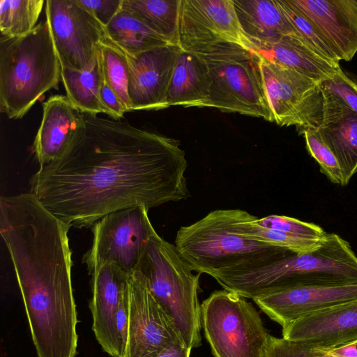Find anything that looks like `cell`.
<instances>
[{"label":"cell","mask_w":357,"mask_h":357,"mask_svg":"<svg viewBox=\"0 0 357 357\" xmlns=\"http://www.w3.org/2000/svg\"><path fill=\"white\" fill-rule=\"evenodd\" d=\"M246 213L218 209L192 225L181 227L175 238L178 252L193 271L209 275L255 268L291 252L241 234L238 224Z\"/></svg>","instance_id":"cell-4"},{"label":"cell","mask_w":357,"mask_h":357,"mask_svg":"<svg viewBox=\"0 0 357 357\" xmlns=\"http://www.w3.org/2000/svg\"><path fill=\"white\" fill-rule=\"evenodd\" d=\"M191 350L183 343H172L165 347L156 357H190Z\"/></svg>","instance_id":"cell-37"},{"label":"cell","mask_w":357,"mask_h":357,"mask_svg":"<svg viewBox=\"0 0 357 357\" xmlns=\"http://www.w3.org/2000/svg\"><path fill=\"white\" fill-rule=\"evenodd\" d=\"M105 81L128 112V64L126 54L106 36L98 45Z\"/></svg>","instance_id":"cell-28"},{"label":"cell","mask_w":357,"mask_h":357,"mask_svg":"<svg viewBox=\"0 0 357 357\" xmlns=\"http://www.w3.org/2000/svg\"><path fill=\"white\" fill-rule=\"evenodd\" d=\"M327 351L331 357H357L356 343Z\"/></svg>","instance_id":"cell-38"},{"label":"cell","mask_w":357,"mask_h":357,"mask_svg":"<svg viewBox=\"0 0 357 357\" xmlns=\"http://www.w3.org/2000/svg\"><path fill=\"white\" fill-rule=\"evenodd\" d=\"M253 222L262 227L287 231L309 238L324 240L327 235L316 224L286 215H270L261 218L256 217Z\"/></svg>","instance_id":"cell-31"},{"label":"cell","mask_w":357,"mask_h":357,"mask_svg":"<svg viewBox=\"0 0 357 357\" xmlns=\"http://www.w3.org/2000/svg\"><path fill=\"white\" fill-rule=\"evenodd\" d=\"M258 56L275 122L280 126H296L300 134L316 128L331 91L305 75Z\"/></svg>","instance_id":"cell-9"},{"label":"cell","mask_w":357,"mask_h":357,"mask_svg":"<svg viewBox=\"0 0 357 357\" xmlns=\"http://www.w3.org/2000/svg\"><path fill=\"white\" fill-rule=\"evenodd\" d=\"M45 3L43 0H1V36L17 38L31 32L37 25Z\"/></svg>","instance_id":"cell-27"},{"label":"cell","mask_w":357,"mask_h":357,"mask_svg":"<svg viewBox=\"0 0 357 357\" xmlns=\"http://www.w3.org/2000/svg\"><path fill=\"white\" fill-rule=\"evenodd\" d=\"M282 337L323 351L357 343V300L335 305L291 322Z\"/></svg>","instance_id":"cell-16"},{"label":"cell","mask_w":357,"mask_h":357,"mask_svg":"<svg viewBox=\"0 0 357 357\" xmlns=\"http://www.w3.org/2000/svg\"><path fill=\"white\" fill-rule=\"evenodd\" d=\"M90 274L93 331L104 351L112 357H121L115 317L129 275L114 264L100 266Z\"/></svg>","instance_id":"cell-17"},{"label":"cell","mask_w":357,"mask_h":357,"mask_svg":"<svg viewBox=\"0 0 357 357\" xmlns=\"http://www.w3.org/2000/svg\"><path fill=\"white\" fill-rule=\"evenodd\" d=\"M181 50L178 45L169 44L134 56L126 54L130 111L168 107V89Z\"/></svg>","instance_id":"cell-14"},{"label":"cell","mask_w":357,"mask_h":357,"mask_svg":"<svg viewBox=\"0 0 357 357\" xmlns=\"http://www.w3.org/2000/svg\"><path fill=\"white\" fill-rule=\"evenodd\" d=\"M342 98L357 114V83L341 69L332 79L321 83Z\"/></svg>","instance_id":"cell-33"},{"label":"cell","mask_w":357,"mask_h":357,"mask_svg":"<svg viewBox=\"0 0 357 357\" xmlns=\"http://www.w3.org/2000/svg\"><path fill=\"white\" fill-rule=\"evenodd\" d=\"M70 227L31 192L1 197L0 233L13 265L38 357L77 354Z\"/></svg>","instance_id":"cell-2"},{"label":"cell","mask_w":357,"mask_h":357,"mask_svg":"<svg viewBox=\"0 0 357 357\" xmlns=\"http://www.w3.org/2000/svg\"><path fill=\"white\" fill-rule=\"evenodd\" d=\"M288 1L315 25L340 61L354 58L357 53V1Z\"/></svg>","instance_id":"cell-19"},{"label":"cell","mask_w":357,"mask_h":357,"mask_svg":"<svg viewBox=\"0 0 357 357\" xmlns=\"http://www.w3.org/2000/svg\"><path fill=\"white\" fill-rule=\"evenodd\" d=\"M181 0H123L122 7L174 45H178Z\"/></svg>","instance_id":"cell-26"},{"label":"cell","mask_w":357,"mask_h":357,"mask_svg":"<svg viewBox=\"0 0 357 357\" xmlns=\"http://www.w3.org/2000/svg\"><path fill=\"white\" fill-rule=\"evenodd\" d=\"M129 276V275H128ZM128 284L122 294L121 301L117 310L115 324L116 332L121 348L122 354L123 352L126 339H127V331H128ZM122 356V355H121Z\"/></svg>","instance_id":"cell-36"},{"label":"cell","mask_w":357,"mask_h":357,"mask_svg":"<svg viewBox=\"0 0 357 357\" xmlns=\"http://www.w3.org/2000/svg\"><path fill=\"white\" fill-rule=\"evenodd\" d=\"M148 211L144 206L121 209L91 227L92 245L83 257L89 273L105 264H114L128 275L137 270L149 239L156 232Z\"/></svg>","instance_id":"cell-10"},{"label":"cell","mask_w":357,"mask_h":357,"mask_svg":"<svg viewBox=\"0 0 357 357\" xmlns=\"http://www.w3.org/2000/svg\"><path fill=\"white\" fill-rule=\"evenodd\" d=\"M61 67L47 21L17 38H0V111L22 118L48 91L59 89Z\"/></svg>","instance_id":"cell-5"},{"label":"cell","mask_w":357,"mask_h":357,"mask_svg":"<svg viewBox=\"0 0 357 357\" xmlns=\"http://www.w3.org/2000/svg\"><path fill=\"white\" fill-rule=\"evenodd\" d=\"M128 290L127 339L121 357H156L169 344L183 343L172 319L137 271L129 275Z\"/></svg>","instance_id":"cell-12"},{"label":"cell","mask_w":357,"mask_h":357,"mask_svg":"<svg viewBox=\"0 0 357 357\" xmlns=\"http://www.w3.org/2000/svg\"><path fill=\"white\" fill-rule=\"evenodd\" d=\"M215 280L224 289L253 298L281 289L357 283V256L349 242L327 234L310 252L293 253L252 268L223 271Z\"/></svg>","instance_id":"cell-3"},{"label":"cell","mask_w":357,"mask_h":357,"mask_svg":"<svg viewBox=\"0 0 357 357\" xmlns=\"http://www.w3.org/2000/svg\"><path fill=\"white\" fill-rule=\"evenodd\" d=\"M233 1L240 25L257 50L273 44L284 36L298 35L284 14L278 0Z\"/></svg>","instance_id":"cell-21"},{"label":"cell","mask_w":357,"mask_h":357,"mask_svg":"<svg viewBox=\"0 0 357 357\" xmlns=\"http://www.w3.org/2000/svg\"><path fill=\"white\" fill-rule=\"evenodd\" d=\"M103 77L98 50L91 63L83 70L61 68V81L66 97L80 112L96 116L105 114L100 90Z\"/></svg>","instance_id":"cell-24"},{"label":"cell","mask_w":357,"mask_h":357,"mask_svg":"<svg viewBox=\"0 0 357 357\" xmlns=\"http://www.w3.org/2000/svg\"><path fill=\"white\" fill-rule=\"evenodd\" d=\"M264 357H331L328 351L301 342L271 336Z\"/></svg>","instance_id":"cell-32"},{"label":"cell","mask_w":357,"mask_h":357,"mask_svg":"<svg viewBox=\"0 0 357 357\" xmlns=\"http://www.w3.org/2000/svg\"><path fill=\"white\" fill-rule=\"evenodd\" d=\"M301 134L304 136L307 152L319 165L321 172L333 183L343 186L342 169L331 150L314 131L305 130Z\"/></svg>","instance_id":"cell-30"},{"label":"cell","mask_w":357,"mask_h":357,"mask_svg":"<svg viewBox=\"0 0 357 357\" xmlns=\"http://www.w3.org/2000/svg\"><path fill=\"white\" fill-rule=\"evenodd\" d=\"M201 323L214 357H264L271 336L253 305L232 291H213L201 304Z\"/></svg>","instance_id":"cell-8"},{"label":"cell","mask_w":357,"mask_h":357,"mask_svg":"<svg viewBox=\"0 0 357 357\" xmlns=\"http://www.w3.org/2000/svg\"><path fill=\"white\" fill-rule=\"evenodd\" d=\"M261 57L294 70L319 83L332 79L342 68L314 52L297 34L257 48Z\"/></svg>","instance_id":"cell-22"},{"label":"cell","mask_w":357,"mask_h":357,"mask_svg":"<svg viewBox=\"0 0 357 357\" xmlns=\"http://www.w3.org/2000/svg\"><path fill=\"white\" fill-rule=\"evenodd\" d=\"M100 96L105 114L108 115L111 119L120 120L128 112L119 97L105 81L104 75L100 86Z\"/></svg>","instance_id":"cell-35"},{"label":"cell","mask_w":357,"mask_h":357,"mask_svg":"<svg viewBox=\"0 0 357 357\" xmlns=\"http://www.w3.org/2000/svg\"><path fill=\"white\" fill-rule=\"evenodd\" d=\"M356 349H357V343H356Z\"/></svg>","instance_id":"cell-39"},{"label":"cell","mask_w":357,"mask_h":357,"mask_svg":"<svg viewBox=\"0 0 357 357\" xmlns=\"http://www.w3.org/2000/svg\"><path fill=\"white\" fill-rule=\"evenodd\" d=\"M201 55L211 83L209 97L200 107H213L275 122L255 51L225 43Z\"/></svg>","instance_id":"cell-7"},{"label":"cell","mask_w":357,"mask_h":357,"mask_svg":"<svg viewBox=\"0 0 357 357\" xmlns=\"http://www.w3.org/2000/svg\"><path fill=\"white\" fill-rule=\"evenodd\" d=\"M252 300L271 319L283 327L317 312L357 300V283L292 287Z\"/></svg>","instance_id":"cell-15"},{"label":"cell","mask_w":357,"mask_h":357,"mask_svg":"<svg viewBox=\"0 0 357 357\" xmlns=\"http://www.w3.org/2000/svg\"><path fill=\"white\" fill-rule=\"evenodd\" d=\"M84 114L66 96L55 95L43 103V116L33 151L40 167L61 158L84 130Z\"/></svg>","instance_id":"cell-18"},{"label":"cell","mask_w":357,"mask_h":357,"mask_svg":"<svg viewBox=\"0 0 357 357\" xmlns=\"http://www.w3.org/2000/svg\"><path fill=\"white\" fill-rule=\"evenodd\" d=\"M45 14L61 67L86 69L106 37L105 28L75 0H47Z\"/></svg>","instance_id":"cell-13"},{"label":"cell","mask_w":357,"mask_h":357,"mask_svg":"<svg viewBox=\"0 0 357 357\" xmlns=\"http://www.w3.org/2000/svg\"><path fill=\"white\" fill-rule=\"evenodd\" d=\"M211 83L208 69L202 56L181 50L168 89V107H200L209 97Z\"/></svg>","instance_id":"cell-23"},{"label":"cell","mask_w":357,"mask_h":357,"mask_svg":"<svg viewBox=\"0 0 357 357\" xmlns=\"http://www.w3.org/2000/svg\"><path fill=\"white\" fill-rule=\"evenodd\" d=\"M105 32L109 40L131 56L172 44L150 29L135 14L122 6L105 27Z\"/></svg>","instance_id":"cell-25"},{"label":"cell","mask_w":357,"mask_h":357,"mask_svg":"<svg viewBox=\"0 0 357 357\" xmlns=\"http://www.w3.org/2000/svg\"><path fill=\"white\" fill-rule=\"evenodd\" d=\"M152 294L172 319L186 347H199L201 337L199 275L173 245L155 232L149 239L137 270Z\"/></svg>","instance_id":"cell-6"},{"label":"cell","mask_w":357,"mask_h":357,"mask_svg":"<svg viewBox=\"0 0 357 357\" xmlns=\"http://www.w3.org/2000/svg\"><path fill=\"white\" fill-rule=\"evenodd\" d=\"M225 43L257 51L238 22L233 0H181L178 45L199 54Z\"/></svg>","instance_id":"cell-11"},{"label":"cell","mask_w":357,"mask_h":357,"mask_svg":"<svg viewBox=\"0 0 357 357\" xmlns=\"http://www.w3.org/2000/svg\"><path fill=\"white\" fill-rule=\"evenodd\" d=\"M284 14L304 42L317 54L335 65H340L331 45L315 25L288 0H278Z\"/></svg>","instance_id":"cell-29"},{"label":"cell","mask_w":357,"mask_h":357,"mask_svg":"<svg viewBox=\"0 0 357 357\" xmlns=\"http://www.w3.org/2000/svg\"><path fill=\"white\" fill-rule=\"evenodd\" d=\"M84 117L68 150L30 179V192L55 216L70 227H89L116 211L190 197L179 141L121 119Z\"/></svg>","instance_id":"cell-1"},{"label":"cell","mask_w":357,"mask_h":357,"mask_svg":"<svg viewBox=\"0 0 357 357\" xmlns=\"http://www.w3.org/2000/svg\"><path fill=\"white\" fill-rule=\"evenodd\" d=\"M89 11L105 28L119 13L123 0H75Z\"/></svg>","instance_id":"cell-34"},{"label":"cell","mask_w":357,"mask_h":357,"mask_svg":"<svg viewBox=\"0 0 357 357\" xmlns=\"http://www.w3.org/2000/svg\"><path fill=\"white\" fill-rule=\"evenodd\" d=\"M337 159L343 186L357 173V114L331 92L319 125L311 130Z\"/></svg>","instance_id":"cell-20"}]
</instances>
